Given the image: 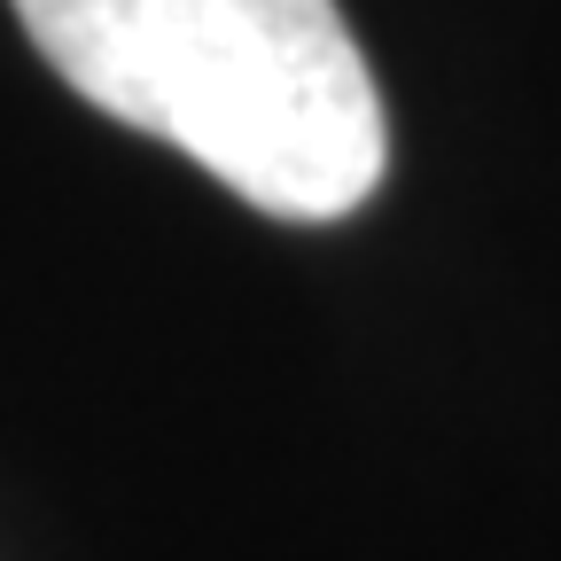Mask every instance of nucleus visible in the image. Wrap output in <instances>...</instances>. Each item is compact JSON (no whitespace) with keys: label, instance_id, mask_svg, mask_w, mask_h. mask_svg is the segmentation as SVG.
<instances>
[{"label":"nucleus","instance_id":"f257e3e1","mask_svg":"<svg viewBox=\"0 0 561 561\" xmlns=\"http://www.w3.org/2000/svg\"><path fill=\"white\" fill-rule=\"evenodd\" d=\"M16 24L70 94L265 219H351L382 187V87L335 0H16Z\"/></svg>","mask_w":561,"mask_h":561}]
</instances>
